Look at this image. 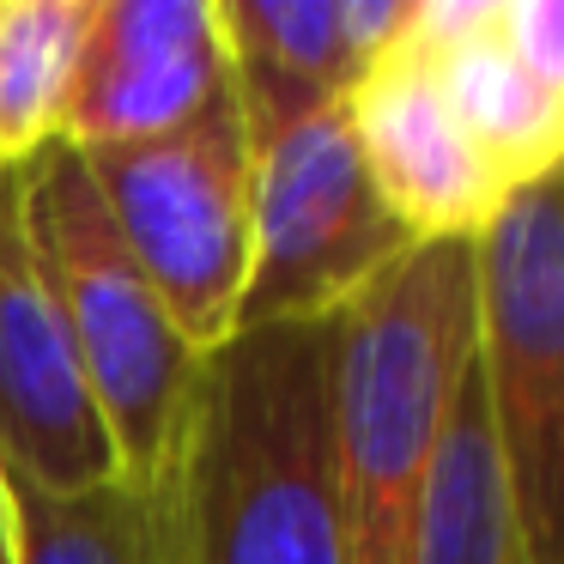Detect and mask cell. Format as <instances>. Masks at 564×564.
<instances>
[{"label": "cell", "mask_w": 564, "mask_h": 564, "mask_svg": "<svg viewBox=\"0 0 564 564\" xmlns=\"http://www.w3.org/2000/svg\"><path fill=\"white\" fill-rule=\"evenodd\" d=\"M328 322L237 328L200 358L152 486L159 564H340Z\"/></svg>", "instance_id": "obj_1"}, {"label": "cell", "mask_w": 564, "mask_h": 564, "mask_svg": "<svg viewBox=\"0 0 564 564\" xmlns=\"http://www.w3.org/2000/svg\"><path fill=\"white\" fill-rule=\"evenodd\" d=\"M474 365V243H413L340 310V564H406L455 382Z\"/></svg>", "instance_id": "obj_2"}, {"label": "cell", "mask_w": 564, "mask_h": 564, "mask_svg": "<svg viewBox=\"0 0 564 564\" xmlns=\"http://www.w3.org/2000/svg\"><path fill=\"white\" fill-rule=\"evenodd\" d=\"M19 195H25V231L37 249L43 285L74 340L91 401H98L116 479L152 491L171 462L200 352H188L176 322L152 297L147 273L116 237L74 147L55 140L31 164H19Z\"/></svg>", "instance_id": "obj_3"}, {"label": "cell", "mask_w": 564, "mask_h": 564, "mask_svg": "<svg viewBox=\"0 0 564 564\" xmlns=\"http://www.w3.org/2000/svg\"><path fill=\"white\" fill-rule=\"evenodd\" d=\"M474 382L528 564H564V183L516 188L474 237Z\"/></svg>", "instance_id": "obj_4"}, {"label": "cell", "mask_w": 564, "mask_h": 564, "mask_svg": "<svg viewBox=\"0 0 564 564\" xmlns=\"http://www.w3.org/2000/svg\"><path fill=\"white\" fill-rule=\"evenodd\" d=\"M79 164L188 352H219L249 285V140L231 86L195 122Z\"/></svg>", "instance_id": "obj_5"}, {"label": "cell", "mask_w": 564, "mask_h": 564, "mask_svg": "<svg viewBox=\"0 0 564 564\" xmlns=\"http://www.w3.org/2000/svg\"><path fill=\"white\" fill-rule=\"evenodd\" d=\"M406 249L413 237L370 188L346 104L249 147V285L237 328L340 316Z\"/></svg>", "instance_id": "obj_6"}, {"label": "cell", "mask_w": 564, "mask_h": 564, "mask_svg": "<svg viewBox=\"0 0 564 564\" xmlns=\"http://www.w3.org/2000/svg\"><path fill=\"white\" fill-rule=\"evenodd\" d=\"M0 479L55 498L116 479L98 401L31 249L19 171L0 176Z\"/></svg>", "instance_id": "obj_7"}, {"label": "cell", "mask_w": 564, "mask_h": 564, "mask_svg": "<svg viewBox=\"0 0 564 564\" xmlns=\"http://www.w3.org/2000/svg\"><path fill=\"white\" fill-rule=\"evenodd\" d=\"M225 86L213 0H91L55 140L74 152L159 140L195 122Z\"/></svg>", "instance_id": "obj_8"}, {"label": "cell", "mask_w": 564, "mask_h": 564, "mask_svg": "<svg viewBox=\"0 0 564 564\" xmlns=\"http://www.w3.org/2000/svg\"><path fill=\"white\" fill-rule=\"evenodd\" d=\"M346 122H352L370 188L382 195V207L394 213V225L413 243H474L491 213L510 200V188L491 176V164L467 147L455 116L443 110L406 31L352 86Z\"/></svg>", "instance_id": "obj_9"}, {"label": "cell", "mask_w": 564, "mask_h": 564, "mask_svg": "<svg viewBox=\"0 0 564 564\" xmlns=\"http://www.w3.org/2000/svg\"><path fill=\"white\" fill-rule=\"evenodd\" d=\"M213 7L249 147L346 104L370 62L413 19V0H213Z\"/></svg>", "instance_id": "obj_10"}, {"label": "cell", "mask_w": 564, "mask_h": 564, "mask_svg": "<svg viewBox=\"0 0 564 564\" xmlns=\"http://www.w3.org/2000/svg\"><path fill=\"white\" fill-rule=\"evenodd\" d=\"M406 43L425 62L443 110L503 188L558 176L564 86H546L503 31V0H419Z\"/></svg>", "instance_id": "obj_11"}, {"label": "cell", "mask_w": 564, "mask_h": 564, "mask_svg": "<svg viewBox=\"0 0 564 564\" xmlns=\"http://www.w3.org/2000/svg\"><path fill=\"white\" fill-rule=\"evenodd\" d=\"M406 564H528V540L516 522L510 479H503L498 443H491L474 365L455 382V401L443 413V437L431 455Z\"/></svg>", "instance_id": "obj_12"}, {"label": "cell", "mask_w": 564, "mask_h": 564, "mask_svg": "<svg viewBox=\"0 0 564 564\" xmlns=\"http://www.w3.org/2000/svg\"><path fill=\"white\" fill-rule=\"evenodd\" d=\"M91 0H0V176L55 147Z\"/></svg>", "instance_id": "obj_13"}, {"label": "cell", "mask_w": 564, "mask_h": 564, "mask_svg": "<svg viewBox=\"0 0 564 564\" xmlns=\"http://www.w3.org/2000/svg\"><path fill=\"white\" fill-rule=\"evenodd\" d=\"M13 503V564H159L152 491L128 479L91 491H25L7 486Z\"/></svg>", "instance_id": "obj_14"}, {"label": "cell", "mask_w": 564, "mask_h": 564, "mask_svg": "<svg viewBox=\"0 0 564 564\" xmlns=\"http://www.w3.org/2000/svg\"><path fill=\"white\" fill-rule=\"evenodd\" d=\"M0 564H13V503H7V479H0Z\"/></svg>", "instance_id": "obj_15"}]
</instances>
